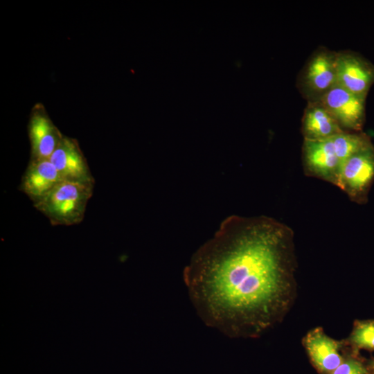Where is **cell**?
<instances>
[{"label":"cell","instance_id":"ba28073f","mask_svg":"<svg viewBox=\"0 0 374 374\" xmlns=\"http://www.w3.org/2000/svg\"><path fill=\"white\" fill-rule=\"evenodd\" d=\"M28 132L30 160L49 159L64 136L40 104H37L32 109Z\"/></svg>","mask_w":374,"mask_h":374},{"label":"cell","instance_id":"52a82bcc","mask_svg":"<svg viewBox=\"0 0 374 374\" xmlns=\"http://www.w3.org/2000/svg\"><path fill=\"white\" fill-rule=\"evenodd\" d=\"M303 160L307 174L336 186L341 163L331 138L323 140L304 139Z\"/></svg>","mask_w":374,"mask_h":374},{"label":"cell","instance_id":"4fadbf2b","mask_svg":"<svg viewBox=\"0 0 374 374\" xmlns=\"http://www.w3.org/2000/svg\"><path fill=\"white\" fill-rule=\"evenodd\" d=\"M331 139L341 165L352 155L372 144L370 138L360 132L345 131L333 136Z\"/></svg>","mask_w":374,"mask_h":374},{"label":"cell","instance_id":"277c9868","mask_svg":"<svg viewBox=\"0 0 374 374\" xmlns=\"http://www.w3.org/2000/svg\"><path fill=\"white\" fill-rule=\"evenodd\" d=\"M337 53L321 48L309 58L299 80V86L308 101H316L337 84Z\"/></svg>","mask_w":374,"mask_h":374},{"label":"cell","instance_id":"3957f363","mask_svg":"<svg viewBox=\"0 0 374 374\" xmlns=\"http://www.w3.org/2000/svg\"><path fill=\"white\" fill-rule=\"evenodd\" d=\"M374 181V146L357 152L341 166L336 186L354 202H366Z\"/></svg>","mask_w":374,"mask_h":374},{"label":"cell","instance_id":"9a60e30c","mask_svg":"<svg viewBox=\"0 0 374 374\" xmlns=\"http://www.w3.org/2000/svg\"><path fill=\"white\" fill-rule=\"evenodd\" d=\"M329 374H367L364 365L355 359H344L342 362Z\"/></svg>","mask_w":374,"mask_h":374},{"label":"cell","instance_id":"7a4b0ae2","mask_svg":"<svg viewBox=\"0 0 374 374\" xmlns=\"http://www.w3.org/2000/svg\"><path fill=\"white\" fill-rule=\"evenodd\" d=\"M93 184L64 180L33 206L53 226L78 224L84 219Z\"/></svg>","mask_w":374,"mask_h":374},{"label":"cell","instance_id":"6da1fadb","mask_svg":"<svg viewBox=\"0 0 374 374\" xmlns=\"http://www.w3.org/2000/svg\"><path fill=\"white\" fill-rule=\"evenodd\" d=\"M292 238L287 225L269 217L224 220L184 271L204 322L231 337L266 327L286 289Z\"/></svg>","mask_w":374,"mask_h":374},{"label":"cell","instance_id":"5bb4252c","mask_svg":"<svg viewBox=\"0 0 374 374\" xmlns=\"http://www.w3.org/2000/svg\"><path fill=\"white\" fill-rule=\"evenodd\" d=\"M352 341L359 348L374 350V322L359 323L353 331Z\"/></svg>","mask_w":374,"mask_h":374},{"label":"cell","instance_id":"2e32d148","mask_svg":"<svg viewBox=\"0 0 374 374\" xmlns=\"http://www.w3.org/2000/svg\"><path fill=\"white\" fill-rule=\"evenodd\" d=\"M373 374H374V365H373Z\"/></svg>","mask_w":374,"mask_h":374},{"label":"cell","instance_id":"7c38bea8","mask_svg":"<svg viewBox=\"0 0 374 374\" xmlns=\"http://www.w3.org/2000/svg\"><path fill=\"white\" fill-rule=\"evenodd\" d=\"M305 344L315 366L322 372L330 373L344 360L339 352V344L321 329L310 332Z\"/></svg>","mask_w":374,"mask_h":374},{"label":"cell","instance_id":"9c48e42d","mask_svg":"<svg viewBox=\"0 0 374 374\" xmlns=\"http://www.w3.org/2000/svg\"><path fill=\"white\" fill-rule=\"evenodd\" d=\"M49 160L63 180L94 183L87 159L75 139L63 136Z\"/></svg>","mask_w":374,"mask_h":374},{"label":"cell","instance_id":"8fae6325","mask_svg":"<svg viewBox=\"0 0 374 374\" xmlns=\"http://www.w3.org/2000/svg\"><path fill=\"white\" fill-rule=\"evenodd\" d=\"M343 132L335 118L319 101H308L302 118L304 139H327Z\"/></svg>","mask_w":374,"mask_h":374},{"label":"cell","instance_id":"30bf717a","mask_svg":"<svg viewBox=\"0 0 374 374\" xmlns=\"http://www.w3.org/2000/svg\"><path fill=\"white\" fill-rule=\"evenodd\" d=\"M62 181L49 159L30 160L19 188L34 204Z\"/></svg>","mask_w":374,"mask_h":374},{"label":"cell","instance_id":"5b68a950","mask_svg":"<svg viewBox=\"0 0 374 374\" xmlns=\"http://www.w3.org/2000/svg\"><path fill=\"white\" fill-rule=\"evenodd\" d=\"M316 101L332 115L344 131L359 132L362 130L365 99L336 84Z\"/></svg>","mask_w":374,"mask_h":374},{"label":"cell","instance_id":"8992f818","mask_svg":"<svg viewBox=\"0 0 374 374\" xmlns=\"http://www.w3.org/2000/svg\"><path fill=\"white\" fill-rule=\"evenodd\" d=\"M337 84L365 99L374 82V67L354 53H337Z\"/></svg>","mask_w":374,"mask_h":374}]
</instances>
